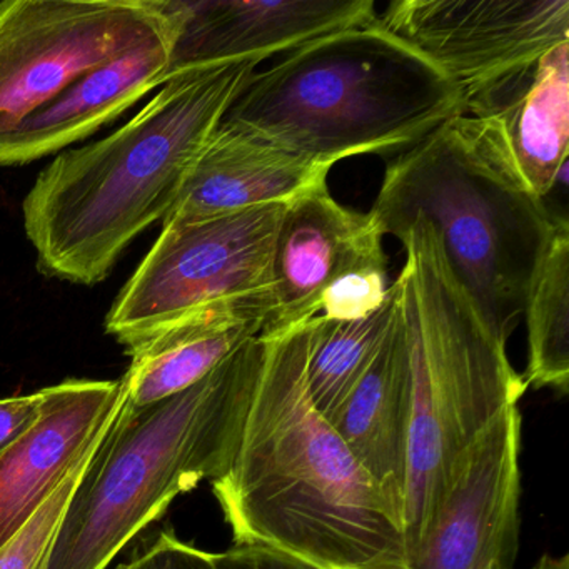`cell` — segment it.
<instances>
[{"mask_svg": "<svg viewBox=\"0 0 569 569\" xmlns=\"http://www.w3.org/2000/svg\"><path fill=\"white\" fill-rule=\"evenodd\" d=\"M169 26L166 0L0 2V136Z\"/></svg>", "mask_w": 569, "mask_h": 569, "instance_id": "obj_8", "label": "cell"}, {"mask_svg": "<svg viewBox=\"0 0 569 569\" xmlns=\"http://www.w3.org/2000/svg\"><path fill=\"white\" fill-rule=\"evenodd\" d=\"M149 541L118 569H216L211 552L181 541L172 531L159 532Z\"/></svg>", "mask_w": 569, "mask_h": 569, "instance_id": "obj_23", "label": "cell"}, {"mask_svg": "<svg viewBox=\"0 0 569 569\" xmlns=\"http://www.w3.org/2000/svg\"><path fill=\"white\" fill-rule=\"evenodd\" d=\"M169 16L171 26L166 31L86 72L18 128L0 136V166L31 164L64 151L164 86L176 41L171 11Z\"/></svg>", "mask_w": 569, "mask_h": 569, "instance_id": "obj_14", "label": "cell"}, {"mask_svg": "<svg viewBox=\"0 0 569 569\" xmlns=\"http://www.w3.org/2000/svg\"><path fill=\"white\" fill-rule=\"evenodd\" d=\"M385 236L428 219L496 338L508 345L556 214L519 174L495 132L456 114L386 168L368 212Z\"/></svg>", "mask_w": 569, "mask_h": 569, "instance_id": "obj_5", "label": "cell"}, {"mask_svg": "<svg viewBox=\"0 0 569 569\" xmlns=\"http://www.w3.org/2000/svg\"><path fill=\"white\" fill-rule=\"evenodd\" d=\"M398 239L406 259L392 288L411 372L402 515L409 552L435 519L459 459L528 386L456 278L435 226L418 216Z\"/></svg>", "mask_w": 569, "mask_h": 569, "instance_id": "obj_6", "label": "cell"}, {"mask_svg": "<svg viewBox=\"0 0 569 569\" xmlns=\"http://www.w3.org/2000/svg\"><path fill=\"white\" fill-rule=\"evenodd\" d=\"M376 24L462 98L569 41V0H395Z\"/></svg>", "mask_w": 569, "mask_h": 569, "instance_id": "obj_9", "label": "cell"}, {"mask_svg": "<svg viewBox=\"0 0 569 569\" xmlns=\"http://www.w3.org/2000/svg\"><path fill=\"white\" fill-rule=\"evenodd\" d=\"M286 206L269 202L162 226L112 305L106 331L129 348L172 319L216 302L272 306V256Z\"/></svg>", "mask_w": 569, "mask_h": 569, "instance_id": "obj_7", "label": "cell"}, {"mask_svg": "<svg viewBox=\"0 0 569 569\" xmlns=\"http://www.w3.org/2000/svg\"><path fill=\"white\" fill-rule=\"evenodd\" d=\"M124 402L121 379H68L46 388L38 421L0 455V548L108 431Z\"/></svg>", "mask_w": 569, "mask_h": 569, "instance_id": "obj_12", "label": "cell"}, {"mask_svg": "<svg viewBox=\"0 0 569 569\" xmlns=\"http://www.w3.org/2000/svg\"><path fill=\"white\" fill-rule=\"evenodd\" d=\"M272 306L226 301L172 319L126 348V401L144 408L194 386L252 338L262 336Z\"/></svg>", "mask_w": 569, "mask_h": 569, "instance_id": "obj_16", "label": "cell"}, {"mask_svg": "<svg viewBox=\"0 0 569 569\" xmlns=\"http://www.w3.org/2000/svg\"><path fill=\"white\" fill-rule=\"evenodd\" d=\"M211 555L216 569H322L305 559L261 545H234Z\"/></svg>", "mask_w": 569, "mask_h": 569, "instance_id": "obj_24", "label": "cell"}, {"mask_svg": "<svg viewBox=\"0 0 569 569\" xmlns=\"http://www.w3.org/2000/svg\"><path fill=\"white\" fill-rule=\"evenodd\" d=\"M528 362L522 381L535 389L568 395L569 389V224L556 216L528 289L525 308Z\"/></svg>", "mask_w": 569, "mask_h": 569, "instance_id": "obj_19", "label": "cell"}, {"mask_svg": "<svg viewBox=\"0 0 569 569\" xmlns=\"http://www.w3.org/2000/svg\"><path fill=\"white\" fill-rule=\"evenodd\" d=\"M331 169L219 122L192 162L162 226L204 221L252 206L291 201L299 192L328 179Z\"/></svg>", "mask_w": 569, "mask_h": 569, "instance_id": "obj_15", "label": "cell"}, {"mask_svg": "<svg viewBox=\"0 0 569 569\" xmlns=\"http://www.w3.org/2000/svg\"><path fill=\"white\" fill-rule=\"evenodd\" d=\"M411 411L408 345L396 309L395 321L381 349L328 422L359 465L378 482L401 518Z\"/></svg>", "mask_w": 569, "mask_h": 569, "instance_id": "obj_18", "label": "cell"}, {"mask_svg": "<svg viewBox=\"0 0 569 569\" xmlns=\"http://www.w3.org/2000/svg\"><path fill=\"white\" fill-rule=\"evenodd\" d=\"M311 321L268 338L238 451L212 491L234 545L322 569H411L398 509L309 399Z\"/></svg>", "mask_w": 569, "mask_h": 569, "instance_id": "obj_1", "label": "cell"}, {"mask_svg": "<svg viewBox=\"0 0 569 569\" xmlns=\"http://www.w3.org/2000/svg\"><path fill=\"white\" fill-rule=\"evenodd\" d=\"M531 569H569V555L555 556L545 552Z\"/></svg>", "mask_w": 569, "mask_h": 569, "instance_id": "obj_26", "label": "cell"}, {"mask_svg": "<svg viewBox=\"0 0 569 569\" xmlns=\"http://www.w3.org/2000/svg\"><path fill=\"white\" fill-rule=\"evenodd\" d=\"M371 224L368 214L332 198L328 179L288 201L272 256V312L262 336L284 335L319 315L326 282L349 244Z\"/></svg>", "mask_w": 569, "mask_h": 569, "instance_id": "obj_17", "label": "cell"}, {"mask_svg": "<svg viewBox=\"0 0 569 569\" xmlns=\"http://www.w3.org/2000/svg\"><path fill=\"white\" fill-rule=\"evenodd\" d=\"M259 64L178 76L108 138L59 154L22 204L41 272L82 286L104 281L132 241L164 221L192 162Z\"/></svg>", "mask_w": 569, "mask_h": 569, "instance_id": "obj_2", "label": "cell"}, {"mask_svg": "<svg viewBox=\"0 0 569 569\" xmlns=\"http://www.w3.org/2000/svg\"><path fill=\"white\" fill-rule=\"evenodd\" d=\"M168 4L176 22L168 81L212 66L262 62L378 19L372 0H171Z\"/></svg>", "mask_w": 569, "mask_h": 569, "instance_id": "obj_11", "label": "cell"}, {"mask_svg": "<svg viewBox=\"0 0 569 569\" xmlns=\"http://www.w3.org/2000/svg\"><path fill=\"white\" fill-rule=\"evenodd\" d=\"M462 114L488 126L526 184L548 198L568 164L569 41L466 94Z\"/></svg>", "mask_w": 569, "mask_h": 569, "instance_id": "obj_13", "label": "cell"}, {"mask_svg": "<svg viewBox=\"0 0 569 569\" xmlns=\"http://www.w3.org/2000/svg\"><path fill=\"white\" fill-rule=\"evenodd\" d=\"M391 284L382 236L371 222L342 252L322 289L316 318L356 321L376 315L391 299Z\"/></svg>", "mask_w": 569, "mask_h": 569, "instance_id": "obj_21", "label": "cell"}, {"mask_svg": "<svg viewBox=\"0 0 569 569\" xmlns=\"http://www.w3.org/2000/svg\"><path fill=\"white\" fill-rule=\"evenodd\" d=\"M109 429L82 456L81 461L69 471L64 481L46 499L44 505L36 511V515L22 526L21 531L12 536L0 548V569H48L56 536H58L62 519L68 511L69 502H71L79 482L84 478L89 466L94 461Z\"/></svg>", "mask_w": 569, "mask_h": 569, "instance_id": "obj_22", "label": "cell"}, {"mask_svg": "<svg viewBox=\"0 0 569 569\" xmlns=\"http://www.w3.org/2000/svg\"><path fill=\"white\" fill-rule=\"evenodd\" d=\"M521 411L506 409L459 459L411 569H512L518 556Z\"/></svg>", "mask_w": 569, "mask_h": 569, "instance_id": "obj_10", "label": "cell"}, {"mask_svg": "<svg viewBox=\"0 0 569 569\" xmlns=\"http://www.w3.org/2000/svg\"><path fill=\"white\" fill-rule=\"evenodd\" d=\"M495 569H501V568H495Z\"/></svg>", "mask_w": 569, "mask_h": 569, "instance_id": "obj_27", "label": "cell"}, {"mask_svg": "<svg viewBox=\"0 0 569 569\" xmlns=\"http://www.w3.org/2000/svg\"><path fill=\"white\" fill-rule=\"evenodd\" d=\"M462 112V92L378 24L345 29L256 71L222 124L318 164L408 151Z\"/></svg>", "mask_w": 569, "mask_h": 569, "instance_id": "obj_3", "label": "cell"}, {"mask_svg": "<svg viewBox=\"0 0 569 569\" xmlns=\"http://www.w3.org/2000/svg\"><path fill=\"white\" fill-rule=\"evenodd\" d=\"M395 316L396 295L392 289L388 305L368 318L356 321L312 319L305 369L306 389L316 411L326 421L368 371Z\"/></svg>", "mask_w": 569, "mask_h": 569, "instance_id": "obj_20", "label": "cell"}, {"mask_svg": "<svg viewBox=\"0 0 569 569\" xmlns=\"http://www.w3.org/2000/svg\"><path fill=\"white\" fill-rule=\"evenodd\" d=\"M258 336L186 391L122 406L79 482L48 569H106L178 496L231 468L268 355Z\"/></svg>", "mask_w": 569, "mask_h": 569, "instance_id": "obj_4", "label": "cell"}, {"mask_svg": "<svg viewBox=\"0 0 569 569\" xmlns=\"http://www.w3.org/2000/svg\"><path fill=\"white\" fill-rule=\"evenodd\" d=\"M44 399L46 388L32 395L0 399V455L38 421Z\"/></svg>", "mask_w": 569, "mask_h": 569, "instance_id": "obj_25", "label": "cell"}]
</instances>
